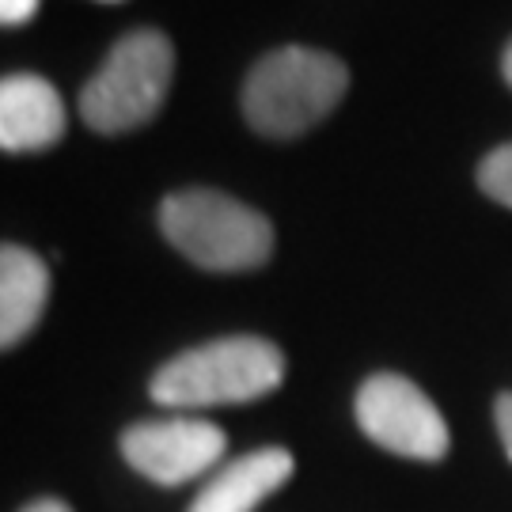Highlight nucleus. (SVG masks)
<instances>
[{"label": "nucleus", "mask_w": 512, "mask_h": 512, "mask_svg": "<svg viewBox=\"0 0 512 512\" xmlns=\"http://www.w3.org/2000/svg\"><path fill=\"white\" fill-rule=\"evenodd\" d=\"M285 380V357L274 342L255 334L217 338L171 357L152 376V403L167 410L255 403Z\"/></svg>", "instance_id": "1"}, {"label": "nucleus", "mask_w": 512, "mask_h": 512, "mask_svg": "<svg viewBox=\"0 0 512 512\" xmlns=\"http://www.w3.org/2000/svg\"><path fill=\"white\" fill-rule=\"evenodd\" d=\"M349 69L311 46H281L266 54L243 84V118L255 133L289 141L319 126L342 103Z\"/></svg>", "instance_id": "2"}, {"label": "nucleus", "mask_w": 512, "mask_h": 512, "mask_svg": "<svg viewBox=\"0 0 512 512\" xmlns=\"http://www.w3.org/2000/svg\"><path fill=\"white\" fill-rule=\"evenodd\" d=\"M160 232L194 266L213 274L258 270L274 255V224L220 190H179L160 205Z\"/></svg>", "instance_id": "3"}, {"label": "nucleus", "mask_w": 512, "mask_h": 512, "mask_svg": "<svg viewBox=\"0 0 512 512\" xmlns=\"http://www.w3.org/2000/svg\"><path fill=\"white\" fill-rule=\"evenodd\" d=\"M175 80V46L164 31L141 27L114 42L99 73L80 92V118L95 133H129L152 122Z\"/></svg>", "instance_id": "4"}, {"label": "nucleus", "mask_w": 512, "mask_h": 512, "mask_svg": "<svg viewBox=\"0 0 512 512\" xmlns=\"http://www.w3.org/2000/svg\"><path fill=\"white\" fill-rule=\"evenodd\" d=\"M357 425L372 444L406 459H444L452 448L448 421L414 380L380 372L357 391Z\"/></svg>", "instance_id": "5"}, {"label": "nucleus", "mask_w": 512, "mask_h": 512, "mask_svg": "<svg viewBox=\"0 0 512 512\" xmlns=\"http://www.w3.org/2000/svg\"><path fill=\"white\" fill-rule=\"evenodd\" d=\"M224 429L202 418L137 421L122 433V456L137 475L156 486H183L209 475L224 459Z\"/></svg>", "instance_id": "6"}, {"label": "nucleus", "mask_w": 512, "mask_h": 512, "mask_svg": "<svg viewBox=\"0 0 512 512\" xmlns=\"http://www.w3.org/2000/svg\"><path fill=\"white\" fill-rule=\"evenodd\" d=\"M69 114L50 80L0 76V152H46L65 137Z\"/></svg>", "instance_id": "7"}, {"label": "nucleus", "mask_w": 512, "mask_h": 512, "mask_svg": "<svg viewBox=\"0 0 512 512\" xmlns=\"http://www.w3.org/2000/svg\"><path fill=\"white\" fill-rule=\"evenodd\" d=\"M293 471L296 459L285 448H255L224 463L186 512H255L266 497L293 478Z\"/></svg>", "instance_id": "8"}, {"label": "nucleus", "mask_w": 512, "mask_h": 512, "mask_svg": "<svg viewBox=\"0 0 512 512\" xmlns=\"http://www.w3.org/2000/svg\"><path fill=\"white\" fill-rule=\"evenodd\" d=\"M50 304V266L19 247L0 243V349L19 346Z\"/></svg>", "instance_id": "9"}, {"label": "nucleus", "mask_w": 512, "mask_h": 512, "mask_svg": "<svg viewBox=\"0 0 512 512\" xmlns=\"http://www.w3.org/2000/svg\"><path fill=\"white\" fill-rule=\"evenodd\" d=\"M478 186H482L494 202L512 209V145L494 148V152L478 164Z\"/></svg>", "instance_id": "10"}, {"label": "nucleus", "mask_w": 512, "mask_h": 512, "mask_svg": "<svg viewBox=\"0 0 512 512\" xmlns=\"http://www.w3.org/2000/svg\"><path fill=\"white\" fill-rule=\"evenodd\" d=\"M42 0H0V27H19L31 23Z\"/></svg>", "instance_id": "11"}, {"label": "nucleus", "mask_w": 512, "mask_h": 512, "mask_svg": "<svg viewBox=\"0 0 512 512\" xmlns=\"http://www.w3.org/2000/svg\"><path fill=\"white\" fill-rule=\"evenodd\" d=\"M494 421H497V433H501V444H505V456L512 459V391L497 395Z\"/></svg>", "instance_id": "12"}, {"label": "nucleus", "mask_w": 512, "mask_h": 512, "mask_svg": "<svg viewBox=\"0 0 512 512\" xmlns=\"http://www.w3.org/2000/svg\"><path fill=\"white\" fill-rule=\"evenodd\" d=\"M23 512H73L65 501H57V497H42V501H31Z\"/></svg>", "instance_id": "13"}, {"label": "nucleus", "mask_w": 512, "mask_h": 512, "mask_svg": "<svg viewBox=\"0 0 512 512\" xmlns=\"http://www.w3.org/2000/svg\"><path fill=\"white\" fill-rule=\"evenodd\" d=\"M501 69H505V80H509V88H512V42H509V50H505V57H501Z\"/></svg>", "instance_id": "14"}]
</instances>
